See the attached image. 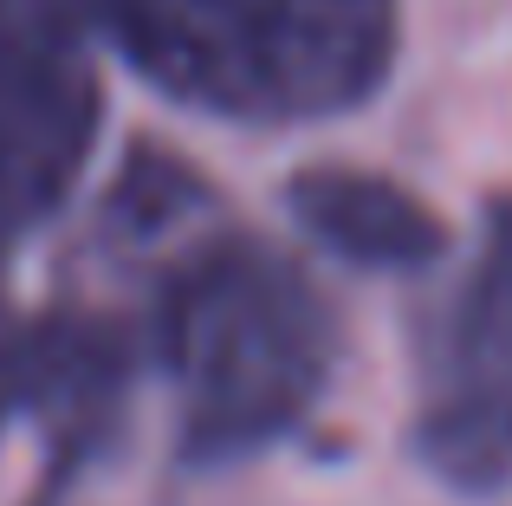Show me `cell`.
<instances>
[{
    "mask_svg": "<svg viewBox=\"0 0 512 506\" xmlns=\"http://www.w3.org/2000/svg\"><path fill=\"white\" fill-rule=\"evenodd\" d=\"M286 208L331 260L363 273H422L448 253V221L383 169L312 163L286 182Z\"/></svg>",
    "mask_w": 512,
    "mask_h": 506,
    "instance_id": "5b68a950",
    "label": "cell"
},
{
    "mask_svg": "<svg viewBox=\"0 0 512 506\" xmlns=\"http://www.w3.org/2000/svg\"><path fill=\"white\" fill-rule=\"evenodd\" d=\"M188 461H247L286 442L325 396L338 325L292 253L260 234H214L188 247L156 305Z\"/></svg>",
    "mask_w": 512,
    "mask_h": 506,
    "instance_id": "7a4b0ae2",
    "label": "cell"
},
{
    "mask_svg": "<svg viewBox=\"0 0 512 506\" xmlns=\"http://www.w3.org/2000/svg\"><path fill=\"white\" fill-rule=\"evenodd\" d=\"M98 65L72 0H13L0 39V253L39 234L98 150Z\"/></svg>",
    "mask_w": 512,
    "mask_h": 506,
    "instance_id": "277c9868",
    "label": "cell"
},
{
    "mask_svg": "<svg viewBox=\"0 0 512 506\" xmlns=\"http://www.w3.org/2000/svg\"><path fill=\"white\" fill-rule=\"evenodd\" d=\"M7 13H13V0H0V39H7Z\"/></svg>",
    "mask_w": 512,
    "mask_h": 506,
    "instance_id": "52a82bcc",
    "label": "cell"
},
{
    "mask_svg": "<svg viewBox=\"0 0 512 506\" xmlns=\"http://www.w3.org/2000/svg\"><path fill=\"white\" fill-rule=\"evenodd\" d=\"M7 403H20V338H13L7 292H0V409Z\"/></svg>",
    "mask_w": 512,
    "mask_h": 506,
    "instance_id": "8992f818",
    "label": "cell"
},
{
    "mask_svg": "<svg viewBox=\"0 0 512 506\" xmlns=\"http://www.w3.org/2000/svg\"><path fill=\"white\" fill-rule=\"evenodd\" d=\"M415 455L454 494H493L512 481V195H493L474 266L422 357Z\"/></svg>",
    "mask_w": 512,
    "mask_h": 506,
    "instance_id": "3957f363",
    "label": "cell"
},
{
    "mask_svg": "<svg viewBox=\"0 0 512 506\" xmlns=\"http://www.w3.org/2000/svg\"><path fill=\"white\" fill-rule=\"evenodd\" d=\"M169 104L247 130L325 124L389 85L402 0H72Z\"/></svg>",
    "mask_w": 512,
    "mask_h": 506,
    "instance_id": "6da1fadb",
    "label": "cell"
}]
</instances>
